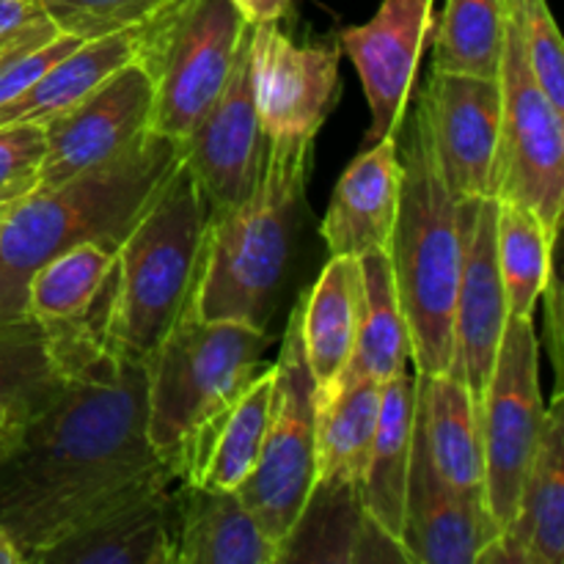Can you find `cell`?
I'll list each match as a JSON object with an SVG mask.
<instances>
[{
	"label": "cell",
	"instance_id": "obj_30",
	"mask_svg": "<svg viewBox=\"0 0 564 564\" xmlns=\"http://www.w3.org/2000/svg\"><path fill=\"white\" fill-rule=\"evenodd\" d=\"M369 516L358 485H314L290 538L279 545L275 562H356Z\"/></svg>",
	"mask_w": 564,
	"mask_h": 564
},
{
	"label": "cell",
	"instance_id": "obj_37",
	"mask_svg": "<svg viewBox=\"0 0 564 564\" xmlns=\"http://www.w3.org/2000/svg\"><path fill=\"white\" fill-rule=\"evenodd\" d=\"M251 25L262 22H281L292 9V0H231Z\"/></svg>",
	"mask_w": 564,
	"mask_h": 564
},
{
	"label": "cell",
	"instance_id": "obj_27",
	"mask_svg": "<svg viewBox=\"0 0 564 564\" xmlns=\"http://www.w3.org/2000/svg\"><path fill=\"white\" fill-rule=\"evenodd\" d=\"M383 383L367 375H347L317 400V482L358 485L378 427Z\"/></svg>",
	"mask_w": 564,
	"mask_h": 564
},
{
	"label": "cell",
	"instance_id": "obj_1",
	"mask_svg": "<svg viewBox=\"0 0 564 564\" xmlns=\"http://www.w3.org/2000/svg\"><path fill=\"white\" fill-rule=\"evenodd\" d=\"M171 468L147 435V367L105 352L0 433V529L36 562Z\"/></svg>",
	"mask_w": 564,
	"mask_h": 564
},
{
	"label": "cell",
	"instance_id": "obj_21",
	"mask_svg": "<svg viewBox=\"0 0 564 564\" xmlns=\"http://www.w3.org/2000/svg\"><path fill=\"white\" fill-rule=\"evenodd\" d=\"M402 165L397 154V132L364 147L339 176L330 196L319 235L330 257H367L372 251L389 253L400 207Z\"/></svg>",
	"mask_w": 564,
	"mask_h": 564
},
{
	"label": "cell",
	"instance_id": "obj_31",
	"mask_svg": "<svg viewBox=\"0 0 564 564\" xmlns=\"http://www.w3.org/2000/svg\"><path fill=\"white\" fill-rule=\"evenodd\" d=\"M64 378L47 334L31 314L0 323V405L9 413V424L47 405Z\"/></svg>",
	"mask_w": 564,
	"mask_h": 564
},
{
	"label": "cell",
	"instance_id": "obj_13",
	"mask_svg": "<svg viewBox=\"0 0 564 564\" xmlns=\"http://www.w3.org/2000/svg\"><path fill=\"white\" fill-rule=\"evenodd\" d=\"M180 147L182 165L202 187L213 213L235 207L253 191L268 158V138L253 105L248 36L237 53L224 91L198 119V124L182 138Z\"/></svg>",
	"mask_w": 564,
	"mask_h": 564
},
{
	"label": "cell",
	"instance_id": "obj_40",
	"mask_svg": "<svg viewBox=\"0 0 564 564\" xmlns=\"http://www.w3.org/2000/svg\"><path fill=\"white\" fill-rule=\"evenodd\" d=\"M28 28H31V25H28ZM20 33H22V31H20ZM20 33H14V36H3V39H0V53H3V50H6V47H9V44H11V42H14V39H17V36H20Z\"/></svg>",
	"mask_w": 564,
	"mask_h": 564
},
{
	"label": "cell",
	"instance_id": "obj_34",
	"mask_svg": "<svg viewBox=\"0 0 564 564\" xmlns=\"http://www.w3.org/2000/svg\"><path fill=\"white\" fill-rule=\"evenodd\" d=\"M501 3L521 31L534 77L551 102L564 110V47L549 0H501Z\"/></svg>",
	"mask_w": 564,
	"mask_h": 564
},
{
	"label": "cell",
	"instance_id": "obj_39",
	"mask_svg": "<svg viewBox=\"0 0 564 564\" xmlns=\"http://www.w3.org/2000/svg\"><path fill=\"white\" fill-rule=\"evenodd\" d=\"M6 427H9V413H6V408L0 405V433H3Z\"/></svg>",
	"mask_w": 564,
	"mask_h": 564
},
{
	"label": "cell",
	"instance_id": "obj_3",
	"mask_svg": "<svg viewBox=\"0 0 564 564\" xmlns=\"http://www.w3.org/2000/svg\"><path fill=\"white\" fill-rule=\"evenodd\" d=\"M408 102L397 130L402 182L389 262L411 330V367L416 375H438L449 372L455 352V295L463 264L460 198L441 171L422 88Z\"/></svg>",
	"mask_w": 564,
	"mask_h": 564
},
{
	"label": "cell",
	"instance_id": "obj_20",
	"mask_svg": "<svg viewBox=\"0 0 564 564\" xmlns=\"http://www.w3.org/2000/svg\"><path fill=\"white\" fill-rule=\"evenodd\" d=\"M275 367L253 375L246 389L215 411L182 444L171 466L187 485L237 490L253 471L273 416Z\"/></svg>",
	"mask_w": 564,
	"mask_h": 564
},
{
	"label": "cell",
	"instance_id": "obj_8",
	"mask_svg": "<svg viewBox=\"0 0 564 564\" xmlns=\"http://www.w3.org/2000/svg\"><path fill=\"white\" fill-rule=\"evenodd\" d=\"M273 367V416L257 466L237 494L279 549L317 485V383L303 350L301 301L286 319Z\"/></svg>",
	"mask_w": 564,
	"mask_h": 564
},
{
	"label": "cell",
	"instance_id": "obj_2",
	"mask_svg": "<svg viewBox=\"0 0 564 564\" xmlns=\"http://www.w3.org/2000/svg\"><path fill=\"white\" fill-rule=\"evenodd\" d=\"M182 160L180 141L143 132L110 163L11 204L0 220V323L28 314V281L83 242L119 253Z\"/></svg>",
	"mask_w": 564,
	"mask_h": 564
},
{
	"label": "cell",
	"instance_id": "obj_41",
	"mask_svg": "<svg viewBox=\"0 0 564 564\" xmlns=\"http://www.w3.org/2000/svg\"><path fill=\"white\" fill-rule=\"evenodd\" d=\"M3 213H6V209H0V220H3Z\"/></svg>",
	"mask_w": 564,
	"mask_h": 564
},
{
	"label": "cell",
	"instance_id": "obj_4",
	"mask_svg": "<svg viewBox=\"0 0 564 564\" xmlns=\"http://www.w3.org/2000/svg\"><path fill=\"white\" fill-rule=\"evenodd\" d=\"M312 149L268 143L253 191L235 207L213 213L193 303L204 319L268 328L295 240Z\"/></svg>",
	"mask_w": 564,
	"mask_h": 564
},
{
	"label": "cell",
	"instance_id": "obj_6",
	"mask_svg": "<svg viewBox=\"0 0 564 564\" xmlns=\"http://www.w3.org/2000/svg\"><path fill=\"white\" fill-rule=\"evenodd\" d=\"M270 336L235 319H204L193 297L147 367V435L160 457L174 460L215 411L229 405L259 372Z\"/></svg>",
	"mask_w": 564,
	"mask_h": 564
},
{
	"label": "cell",
	"instance_id": "obj_11",
	"mask_svg": "<svg viewBox=\"0 0 564 564\" xmlns=\"http://www.w3.org/2000/svg\"><path fill=\"white\" fill-rule=\"evenodd\" d=\"M339 42L297 44L281 31L279 22L251 25L248 72L268 143H314L339 91Z\"/></svg>",
	"mask_w": 564,
	"mask_h": 564
},
{
	"label": "cell",
	"instance_id": "obj_26",
	"mask_svg": "<svg viewBox=\"0 0 564 564\" xmlns=\"http://www.w3.org/2000/svg\"><path fill=\"white\" fill-rule=\"evenodd\" d=\"M135 53L138 31L80 42L72 53L55 61L31 88L0 108V124H20V121L47 124L50 119L86 99L113 72L135 61Z\"/></svg>",
	"mask_w": 564,
	"mask_h": 564
},
{
	"label": "cell",
	"instance_id": "obj_19",
	"mask_svg": "<svg viewBox=\"0 0 564 564\" xmlns=\"http://www.w3.org/2000/svg\"><path fill=\"white\" fill-rule=\"evenodd\" d=\"M482 562H564V408L560 389L551 405H545L543 433L523 479L516 516L477 564Z\"/></svg>",
	"mask_w": 564,
	"mask_h": 564
},
{
	"label": "cell",
	"instance_id": "obj_38",
	"mask_svg": "<svg viewBox=\"0 0 564 564\" xmlns=\"http://www.w3.org/2000/svg\"><path fill=\"white\" fill-rule=\"evenodd\" d=\"M0 564H25L20 549L11 543V538L3 532V529H0Z\"/></svg>",
	"mask_w": 564,
	"mask_h": 564
},
{
	"label": "cell",
	"instance_id": "obj_5",
	"mask_svg": "<svg viewBox=\"0 0 564 564\" xmlns=\"http://www.w3.org/2000/svg\"><path fill=\"white\" fill-rule=\"evenodd\" d=\"M209 218L202 187L180 160L116 253L108 339L121 358L143 364L174 328L196 292Z\"/></svg>",
	"mask_w": 564,
	"mask_h": 564
},
{
	"label": "cell",
	"instance_id": "obj_18",
	"mask_svg": "<svg viewBox=\"0 0 564 564\" xmlns=\"http://www.w3.org/2000/svg\"><path fill=\"white\" fill-rule=\"evenodd\" d=\"M176 468L72 532L33 564H171Z\"/></svg>",
	"mask_w": 564,
	"mask_h": 564
},
{
	"label": "cell",
	"instance_id": "obj_7",
	"mask_svg": "<svg viewBox=\"0 0 564 564\" xmlns=\"http://www.w3.org/2000/svg\"><path fill=\"white\" fill-rule=\"evenodd\" d=\"M251 22L231 0H180L138 31L135 61L154 80L149 130L182 141L218 99Z\"/></svg>",
	"mask_w": 564,
	"mask_h": 564
},
{
	"label": "cell",
	"instance_id": "obj_17",
	"mask_svg": "<svg viewBox=\"0 0 564 564\" xmlns=\"http://www.w3.org/2000/svg\"><path fill=\"white\" fill-rule=\"evenodd\" d=\"M430 132L455 198L494 196L501 132L499 77L430 72L424 83Z\"/></svg>",
	"mask_w": 564,
	"mask_h": 564
},
{
	"label": "cell",
	"instance_id": "obj_36",
	"mask_svg": "<svg viewBox=\"0 0 564 564\" xmlns=\"http://www.w3.org/2000/svg\"><path fill=\"white\" fill-rule=\"evenodd\" d=\"M39 20H44L39 0H0V39L14 36Z\"/></svg>",
	"mask_w": 564,
	"mask_h": 564
},
{
	"label": "cell",
	"instance_id": "obj_16",
	"mask_svg": "<svg viewBox=\"0 0 564 564\" xmlns=\"http://www.w3.org/2000/svg\"><path fill=\"white\" fill-rule=\"evenodd\" d=\"M499 534L501 527L490 516L485 494L460 490L441 477L413 416L411 468L400 534L405 560L413 564H477Z\"/></svg>",
	"mask_w": 564,
	"mask_h": 564
},
{
	"label": "cell",
	"instance_id": "obj_15",
	"mask_svg": "<svg viewBox=\"0 0 564 564\" xmlns=\"http://www.w3.org/2000/svg\"><path fill=\"white\" fill-rule=\"evenodd\" d=\"M433 3L435 0H383L372 20L339 33V47L356 66L372 110V127L364 147L400 130L419 61L433 33Z\"/></svg>",
	"mask_w": 564,
	"mask_h": 564
},
{
	"label": "cell",
	"instance_id": "obj_9",
	"mask_svg": "<svg viewBox=\"0 0 564 564\" xmlns=\"http://www.w3.org/2000/svg\"><path fill=\"white\" fill-rule=\"evenodd\" d=\"M499 91L501 132L494 198L527 204L538 213L549 235L560 237L564 209V110L551 102L534 77L521 31L507 9Z\"/></svg>",
	"mask_w": 564,
	"mask_h": 564
},
{
	"label": "cell",
	"instance_id": "obj_33",
	"mask_svg": "<svg viewBox=\"0 0 564 564\" xmlns=\"http://www.w3.org/2000/svg\"><path fill=\"white\" fill-rule=\"evenodd\" d=\"M44 17L80 42L110 33H135L152 25L180 0H39Z\"/></svg>",
	"mask_w": 564,
	"mask_h": 564
},
{
	"label": "cell",
	"instance_id": "obj_22",
	"mask_svg": "<svg viewBox=\"0 0 564 564\" xmlns=\"http://www.w3.org/2000/svg\"><path fill=\"white\" fill-rule=\"evenodd\" d=\"M279 549L237 490L180 482L171 564H275Z\"/></svg>",
	"mask_w": 564,
	"mask_h": 564
},
{
	"label": "cell",
	"instance_id": "obj_14",
	"mask_svg": "<svg viewBox=\"0 0 564 564\" xmlns=\"http://www.w3.org/2000/svg\"><path fill=\"white\" fill-rule=\"evenodd\" d=\"M496 209L499 202L494 196L460 202L463 264L455 295V352L449 369L463 378L477 402H482L510 323L505 281L496 259Z\"/></svg>",
	"mask_w": 564,
	"mask_h": 564
},
{
	"label": "cell",
	"instance_id": "obj_23",
	"mask_svg": "<svg viewBox=\"0 0 564 564\" xmlns=\"http://www.w3.org/2000/svg\"><path fill=\"white\" fill-rule=\"evenodd\" d=\"M361 306L364 279L356 257H330L317 284L301 297L303 350L317 383V400L336 389L350 364Z\"/></svg>",
	"mask_w": 564,
	"mask_h": 564
},
{
	"label": "cell",
	"instance_id": "obj_32",
	"mask_svg": "<svg viewBox=\"0 0 564 564\" xmlns=\"http://www.w3.org/2000/svg\"><path fill=\"white\" fill-rule=\"evenodd\" d=\"M433 69L499 77L505 6L501 0H446L433 22Z\"/></svg>",
	"mask_w": 564,
	"mask_h": 564
},
{
	"label": "cell",
	"instance_id": "obj_29",
	"mask_svg": "<svg viewBox=\"0 0 564 564\" xmlns=\"http://www.w3.org/2000/svg\"><path fill=\"white\" fill-rule=\"evenodd\" d=\"M496 259L507 292L510 317L534 319L540 295L554 273L556 237L549 235L534 209L496 198Z\"/></svg>",
	"mask_w": 564,
	"mask_h": 564
},
{
	"label": "cell",
	"instance_id": "obj_12",
	"mask_svg": "<svg viewBox=\"0 0 564 564\" xmlns=\"http://www.w3.org/2000/svg\"><path fill=\"white\" fill-rule=\"evenodd\" d=\"M154 110V80L143 64L130 61L44 127V154L39 191L61 185L77 174L119 158L143 132Z\"/></svg>",
	"mask_w": 564,
	"mask_h": 564
},
{
	"label": "cell",
	"instance_id": "obj_35",
	"mask_svg": "<svg viewBox=\"0 0 564 564\" xmlns=\"http://www.w3.org/2000/svg\"><path fill=\"white\" fill-rule=\"evenodd\" d=\"M44 154L47 141L42 124H0V209L39 191Z\"/></svg>",
	"mask_w": 564,
	"mask_h": 564
},
{
	"label": "cell",
	"instance_id": "obj_24",
	"mask_svg": "<svg viewBox=\"0 0 564 564\" xmlns=\"http://www.w3.org/2000/svg\"><path fill=\"white\" fill-rule=\"evenodd\" d=\"M416 422L422 427L435 468L449 485L485 494L479 402L455 372L416 375Z\"/></svg>",
	"mask_w": 564,
	"mask_h": 564
},
{
	"label": "cell",
	"instance_id": "obj_10",
	"mask_svg": "<svg viewBox=\"0 0 564 564\" xmlns=\"http://www.w3.org/2000/svg\"><path fill=\"white\" fill-rule=\"evenodd\" d=\"M543 419L540 336L532 319L510 317L494 375L479 402L485 501L501 532L516 516L518 496L543 433Z\"/></svg>",
	"mask_w": 564,
	"mask_h": 564
},
{
	"label": "cell",
	"instance_id": "obj_28",
	"mask_svg": "<svg viewBox=\"0 0 564 564\" xmlns=\"http://www.w3.org/2000/svg\"><path fill=\"white\" fill-rule=\"evenodd\" d=\"M364 279V306L358 323L356 350L345 375H367V378L386 380L408 372L411 364V330H408L405 312L397 295L394 270L389 253L372 251L358 259Z\"/></svg>",
	"mask_w": 564,
	"mask_h": 564
},
{
	"label": "cell",
	"instance_id": "obj_25",
	"mask_svg": "<svg viewBox=\"0 0 564 564\" xmlns=\"http://www.w3.org/2000/svg\"><path fill=\"white\" fill-rule=\"evenodd\" d=\"M413 416L416 394L411 375L402 372L386 380L380 394L378 427L361 479V505L369 521L400 543L405 516L408 468H411Z\"/></svg>",
	"mask_w": 564,
	"mask_h": 564
}]
</instances>
